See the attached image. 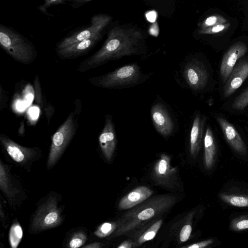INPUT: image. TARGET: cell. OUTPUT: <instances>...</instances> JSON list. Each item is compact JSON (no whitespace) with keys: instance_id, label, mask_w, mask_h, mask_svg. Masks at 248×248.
Returning a JSON list of instances; mask_svg holds the SVG:
<instances>
[{"instance_id":"21","label":"cell","mask_w":248,"mask_h":248,"mask_svg":"<svg viewBox=\"0 0 248 248\" xmlns=\"http://www.w3.org/2000/svg\"><path fill=\"white\" fill-rule=\"evenodd\" d=\"M117 227V221L104 222L97 228L94 234L99 238H105L113 234Z\"/></svg>"},{"instance_id":"20","label":"cell","mask_w":248,"mask_h":248,"mask_svg":"<svg viewBox=\"0 0 248 248\" xmlns=\"http://www.w3.org/2000/svg\"><path fill=\"white\" fill-rule=\"evenodd\" d=\"M23 235L21 226L17 221L13 223L9 233V242L11 248H17Z\"/></svg>"},{"instance_id":"30","label":"cell","mask_w":248,"mask_h":248,"mask_svg":"<svg viewBox=\"0 0 248 248\" xmlns=\"http://www.w3.org/2000/svg\"><path fill=\"white\" fill-rule=\"evenodd\" d=\"M214 242V239H209L203 241L193 243L192 244L180 248H206L212 245Z\"/></svg>"},{"instance_id":"2","label":"cell","mask_w":248,"mask_h":248,"mask_svg":"<svg viewBox=\"0 0 248 248\" xmlns=\"http://www.w3.org/2000/svg\"><path fill=\"white\" fill-rule=\"evenodd\" d=\"M140 35L138 32L130 34V31L120 28L113 29L102 47L87 62L88 66H96L119 56L134 52V46Z\"/></svg>"},{"instance_id":"14","label":"cell","mask_w":248,"mask_h":248,"mask_svg":"<svg viewBox=\"0 0 248 248\" xmlns=\"http://www.w3.org/2000/svg\"><path fill=\"white\" fill-rule=\"evenodd\" d=\"M205 118L202 119L197 114L194 119L190 136V153L195 158L201 149L203 137V130Z\"/></svg>"},{"instance_id":"11","label":"cell","mask_w":248,"mask_h":248,"mask_svg":"<svg viewBox=\"0 0 248 248\" xmlns=\"http://www.w3.org/2000/svg\"><path fill=\"white\" fill-rule=\"evenodd\" d=\"M151 116L155 127L161 135L167 137L172 133L174 128L173 121L162 105L156 104L153 106Z\"/></svg>"},{"instance_id":"5","label":"cell","mask_w":248,"mask_h":248,"mask_svg":"<svg viewBox=\"0 0 248 248\" xmlns=\"http://www.w3.org/2000/svg\"><path fill=\"white\" fill-rule=\"evenodd\" d=\"M62 220L59 210L54 203L50 202L36 212L31 223V229L37 232L52 229L59 225Z\"/></svg>"},{"instance_id":"4","label":"cell","mask_w":248,"mask_h":248,"mask_svg":"<svg viewBox=\"0 0 248 248\" xmlns=\"http://www.w3.org/2000/svg\"><path fill=\"white\" fill-rule=\"evenodd\" d=\"M152 178L157 185L172 189L178 186V171L170 165V157L163 154L155 163L152 171Z\"/></svg>"},{"instance_id":"29","label":"cell","mask_w":248,"mask_h":248,"mask_svg":"<svg viewBox=\"0 0 248 248\" xmlns=\"http://www.w3.org/2000/svg\"><path fill=\"white\" fill-rule=\"evenodd\" d=\"M24 102L26 107H29L31 103L33 97L34 93L32 87L30 85L26 86L24 90Z\"/></svg>"},{"instance_id":"31","label":"cell","mask_w":248,"mask_h":248,"mask_svg":"<svg viewBox=\"0 0 248 248\" xmlns=\"http://www.w3.org/2000/svg\"><path fill=\"white\" fill-rule=\"evenodd\" d=\"M64 140L63 135L60 132H56L53 137V141L54 144L56 146H61Z\"/></svg>"},{"instance_id":"22","label":"cell","mask_w":248,"mask_h":248,"mask_svg":"<svg viewBox=\"0 0 248 248\" xmlns=\"http://www.w3.org/2000/svg\"><path fill=\"white\" fill-rule=\"evenodd\" d=\"M230 229L235 232L248 230V215H243L233 218L231 222Z\"/></svg>"},{"instance_id":"25","label":"cell","mask_w":248,"mask_h":248,"mask_svg":"<svg viewBox=\"0 0 248 248\" xmlns=\"http://www.w3.org/2000/svg\"><path fill=\"white\" fill-rule=\"evenodd\" d=\"M227 22L226 18L219 15H212L206 18L202 22L201 29H206L215 25Z\"/></svg>"},{"instance_id":"27","label":"cell","mask_w":248,"mask_h":248,"mask_svg":"<svg viewBox=\"0 0 248 248\" xmlns=\"http://www.w3.org/2000/svg\"><path fill=\"white\" fill-rule=\"evenodd\" d=\"M7 151L9 155L16 162H21L24 158V155L21 150L16 146L9 145L7 148Z\"/></svg>"},{"instance_id":"13","label":"cell","mask_w":248,"mask_h":248,"mask_svg":"<svg viewBox=\"0 0 248 248\" xmlns=\"http://www.w3.org/2000/svg\"><path fill=\"white\" fill-rule=\"evenodd\" d=\"M186 77L190 86L194 89H200L206 84L208 74L204 65L196 61L191 63L187 67Z\"/></svg>"},{"instance_id":"18","label":"cell","mask_w":248,"mask_h":248,"mask_svg":"<svg viewBox=\"0 0 248 248\" xmlns=\"http://www.w3.org/2000/svg\"><path fill=\"white\" fill-rule=\"evenodd\" d=\"M160 218L154 222L147 229L136 236L133 242V248H138L143 243L153 239L157 234L163 223Z\"/></svg>"},{"instance_id":"7","label":"cell","mask_w":248,"mask_h":248,"mask_svg":"<svg viewBox=\"0 0 248 248\" xmlns=\"http://www.w3.org/2000/svg\"><path fill=\"white\" fill-rule=\"evenodd\" d=\"M139 74L137 66H124L105 76L100 80L99 84L106 87L128 85L137 81Z\"/></svg>"},{"instance_id":"19","label":"cell","mask_w":248,"mask_h":248,"mask_svg":"<svg viewBox=\"0 0 248 248\" xmlns=\"http://www.w3.org/2000/svg\"><path fill=\"white\" fill-rule=\"evenodd\" d=\"M220 199L226 203L234 207H248V194L221 193L219 194Z\"/></svg>"},{"instance_id":"9","label":"cell","mask_w":248,"mask_h":248,"mask_svg":"<svg viewBox=\"0 0 248 248\" xmlns=\"http://www.w3.org/2000/svg\"><path fill=\"white\" fill-rule=\"evenodd\" d=\"M216 119L232 149L238 155H245L247 153L246 145L234 126L222 117L217 116Z\"/></svg>"},{"instance_id":"3","label":"cell","mask_w":248,"mask_h":248,"mask_svg":"<svg viewBox=\"0 0 248 248\" xmlns=\"http://www.w3.org/2000/svg\"><path fill=\"white\" fill-rule=\"evenodd\" d=\"M0 43L3 48L13 58L25 64L34 59V51L20 35L5 26L0 27Z\"/></svg>"},{"instance_id":"15","label":"cell","mask_w":248,"mask_h":248,"mask_svg":"<svg viewBox=\"0 0 248 248\" xmlns=\"http://www.w3.org/2000/svg\"><path fill=\"white\" fill-rule=\"evenodd\" d=\"M217 155V147L214 134L208 126L204 138L203 162L206 170H211L215 165Z\"/></svg>"},{"instance_id":"33","label":"cell","mask_w":248,"mask_h":248,"mask_svg":"<svg viewBox=\"0 0 248 248\" xmlns=\"http://www.w3.org/2000/svg\"><path fill=\"white\" fill-rule=\"evenodd\" d=\"M117 248H133V240L130 239L125 240L121 243Z\"/></svg>"},{"instance_id":"24","label":"cell","mask_w":248,"mask_h":248,"mask_svg":"<svg viewBox=\"0 0 248 248\" xmlns=\"http://www.w3.org/2000/svg\"><path fill=\"white\" fill-rule=\"evenodd\" d=\"M248 106V88L233 101L232 107L237 110H242Z\"/></svg>"},{"instance_id":"37","label":"cell","mask_w":248,"mask_h":248,"mask_svg":"<svg viewBox=\"0 0 248 248\" xmlns=\"http://www.w3.org/2000/svg\"><path fill=\"white\" fill-rule=\"evenodd\" d=\"M26 108L23 101L19 100L16 103V108L18 111H23Z\"/></svg>"},{"instance_id":"23","label":"cell","mask_w":248,"mask_h":248,"mask_svg":"<svg viewBox=\"0 0 248 248\" xmlns=\"http://www.w3.org/2000/svg\"><path fill=\"white\" fill-rule=\"evenodd\" d=\"M87 240L86 234L82 231L75 233L68 244V248H79L82 246Z\"/></svg>"},{"instance_id":"17","label":"cell","mask_w":248,"mask_h":248,"mask_svg":"<svg viewBox=\"0 0 248 248\" xmlns=\"http://www.w3.org/2000/svg\"><path fill=\"white\" fill-rule=\"evenodd\" d=\"M115 139L112 125L110 122H108L104 132L99 137V141L105 154L108 160L110 159L112 156L115 149Z\"/></svg>"},{"instance_id":"32","label":"cell","mask_w":248,"mask_h":248,"mask_svg":"<svg viewBox=\"0 0 248 248\" xmlns=\"http://www.w3.org/2000/svg\"><path fill=\"white\" fill-rule=\"evenodd\" d=\"M29 112L31 119L35 120L39 116V109L36 107H33L30 108Z\"/></svg>"},{"instance_id":"12","label":"cell","mask_w":248,"mask_h":248,"mask_svg":"<svg viewBox=\"0 0 248 248\" xmlns=\"http://www.w3.org/2000/svg\"><path fill=\"white\" fill-rule=\"evenodd\" d=\"M153 193V190L147 186L137 187L122 198L118 208L120 210L130 209L148 199Z\"/></svg>"},{"instance_id":"10","label":"cell","mask_w":248,"mask_h":248,"mask_svg":"<svg viewBox=\"0 0 248 248\" xmlns=\"http://www.w3.org/2000/svg\"><path fill=\"white\" fill-rule=\"evenodd\" d=\"M248 77V59H242L234 66L223 87V96L233 93Z\"/></svg>"},{"instance_id":"1","label":"cell","mask_w":248,"mask_h":248,"mask_svg":"<svg viewBox=\"0 0 248 248\" xmlns=\"http://www.w3.org/2000/svg\"><path fill=\"white\" fill-rule=\"evenodd\" d=\"M177 198L170 194L155 196L147 199L124 214L118 220L112 237L141 231L147 223L166 213L175 204Z\"/></svg>"},{"instance_id":"36","label":"cell","mask_w":248,"mask_h":248,"mask_svg":"<svg viewBox=\"0 0 248 248\" xmlns=\"http://www.w3.org/2000/svg\"><path fill=\"white\" fill-rule=\"evenodd\" d=\"M82 248H102V245L101 243L95 242L88 244Z\"/></svg>"},{"instance_id":"26","label":"cell","mask_w":248,"mask_h":248,"mask_svg":"<svg viewBox=\"0 0 248 248\" xmlns=\"http://www.w3.org/2000/svg\"><path fill=\"white\" fill-rule=\"evenodd\" d=\"M230 27V23L227 22L220 24L206 29H201L199 31L201 34H213L220 33L228 30Z\"/></svg>"},{"instance_id":"35","label":"cell","mask_w":248,"mask_h":248,"mask_svg":"<svg viewBox=\"0 0 248 248\" xmlns=\"http://www.w3.org/2000/svg\"><path fill=\"white\" fill-rule=\"evenodd\" d=\"M150 33L154 36H157L158 34V28L157 24H153L149 30Z\"/></svg>"},{"instance_id":"28","label":"cell","mask_w":248,"mask_h":248,"mask_svg":"<svg viewBox=\"0 0 248 248\" xmlns=\"http://www.w3.org/2000/svg\"><path fill=\"white\" fill-rule=\"evenodd\" d=\"M192 230V228L191 223H186L184 225L179 233L180 241L182 243L187 241L191 235Z\"/></svg>"},{"instance_id":"6","label":"cell","mask_w":248,"mask_h":248,"mask_svg":"<svg viewBox=\"0 0 248 248\" xmlns=\"http://www.w3.org/2000/svg\"><path fill=\"white\" fill-rule=\"evenodd\" d=\"M109 20L110 18L105 15H99L94 16L92 18V24L89 27L65 38L58 46V50L101 34V31L107 25Z\"/></svg>"},{"instance_id":"16","label":"cell","mask_w":248,"mask_h":248,"mask_svg":"<svg viewBox=\"0 0 248 248\" xmlns=\"http://www.w3.org/2000/svg\"><path fill=\"white\" fill-rule=\"evenodd\" d=\"M101 37V34L76 43L64 48L58 50L60 55L64 57L77 56L92 48Z\"/></svg>"},{"instance_id":"34","label":"cell","mask_w":248,"mask_h":248,"mask_svg":"<svg viewBox=\"0 0 248 248\" xmlns=\"http://www.w3.org/2000/svg\"><path fill=\"white\" fill-rule=\"evenodd\" d=\"M146 17L149 22L153 23L156 20L157 14L154 11H150L146 14Z\"/></svg>"},{"instance_id":"8","label":"cell","mask_w":248,"mask_h":248,"mask_svg":"<svg viewBox=\"0 0 248 248\" xmlns=\"http://www.w3.org/2000/svg\"><path fill=\"white\" fill-rule=\"evenodd\" d=\"M248 50V48L245 43L238 42L232 45L225 53L220 67V74L223 83L227 81L237 61Z\"/></svg>"}]
</instances>
